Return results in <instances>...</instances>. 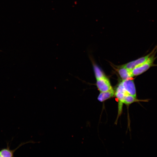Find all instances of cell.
Returning a JSON list of instances; mask_svg holds the SVG:
<instances>
[{"mask_svg": "<svg viewBox=\"0 0 157 157\" xmlns=\"http://www.w3.org/2000/svg\"><path fill=\"white\" fill-rule=\"evenodd\" d=\"M157 52V48L146 60L131 69L133 76L140 75L146 71L151 67L156 65L154 63L156 58L155 55Z\"/></svg>", "mask_w": 157, "mask_h": 157, "instance_id": "cell-1", "label": "cell"}, {"mask_svg": "<svg viewBox=\"0 0 157 157\" xmlns=\"http://www.w3.org/2000/svg\"><path fill=\"white\" fill-rule=\"evenodd\" d=\"M127 94H128L125 91L121 82L117 87L115 93V96L118 101V114L117 120L121 114L123 104V100L125 96Z\"/></svg>", "mask_w": 157, "mask_h": 157, "instance_id": "cell-2", "label": "cell"}, {"mask_svg": "<svg viewBox=\"0 0 157 157\" xmlns=\"http://www.w3.org/2000/svg\"><path fill=\"white\" fill-rule=\"evenodd\" d=\"M157 48V46L155 47L150 53L147 55L138 59H137L130 62L124 65H121L130 69H132L135 67L143 63L152 54Z\"/></svg>", "mask_w": 157, "mask_h": 157, "instance_id": "cell-3", "label": "cell"}, {"mask_svg": "<svg viewBox=\"0 0 157 157\" xmlns=\"http://www.w3.org/2000/svg\"><path fill=\"white\" fill-rule=\"evenodd\" d=\"M121 83L128 94L137 97L136 88L133 80L128 79L122 80Z\"/></svg>", "mask_w": 157, "mask_h": 157, "instance_id": "cell-4", "label": "cell"}, {"mask_svg": "<svg viewBox=\"0 0 157 157\" xmlns=\"http://www.w3.org/2000/svg\"><path fill=\"white\" fill-rule=\"evenodd\" d=\"M96 85L100 92L108 91L112 88L109 80L105 76L97 79Z\"/></svg>", "mask_w": 157, "mask_h": 157, "instance_id": "cell-5", "label": "cell"}, {"mask_svg": "<svg viewBox=\"0 0 157 157\" xmlns=\"http://www.w3.org/2000/svg\"><path fill=\"white\" fill-rule=\"evenodd\" d=\"M150 100V99H139L137 98V97L127 94L124 97L123 100V104L128 106L135 102H148Z\"/></svg>", "mask_w": 157, "mask_h": 157, "instance_id": "cell-6", "label": "cell"}, {"mask_svg": "<svg viewBox=\"0 0 157 157\" xmlns=\"http://www.w3.org/2000/svg\"><path fill=\"white\" fill-rule=\"evenodd\" d=\"M119 67L117 72L122 80L130 79L133 77L131 69L121 66Z\"/></svg>", "mask_w": 157, "mask_h": 157, "instance_id": "cell-7", "label": "cell"}, {"mask_svg": "<svg viewBox=\"0 0 157 157\" xmlns=\"http://www.w3.org/2000/svg\"><path fill=\"white\" fill-rule=\"evenodd\" d=\"M115 93L113 88L105 92H101L98 96L97 99L101 102H103L113 97Z\"/></svg>", "mask_w": 157, "mask_h": 157, "instance_id": "cell-8", "label": "cell"}, {"mask_svg": "<svg viewBox=\"0 0 157 157\" xmlns=\"http://www.w3.org/2000/svg\"><path fill=\"white\" fill-rule=\"evenodd\" d=\"M94 69L95 76L97 79H98L105 76L100 69L97 65H94Z\"/></svg>", "mask_w": 157, "mask_h": 157, "instance_id": "cell-9", "label": "cell"}, {"mask_svg": "<svg viewBox=\"0 0 157 157\" xmlns=\"http://www.w3.org/2000/svg\"><path fill=\"white\" fill-rule=\"evenodd\" d=\"M13 154L12 151L7 149H4L0 151V157H12Z\"/></svg>", "mask_w": 157, "mask_h": 157, "instance_id": "cell-10", "label": "cell"}]
</instances>
